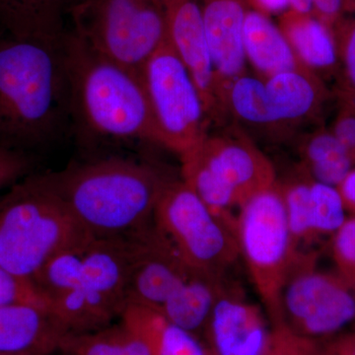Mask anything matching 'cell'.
<instances>
[{"label":"cell","mask_w":355,"mask_h":355,"mask_svg":"<svg viewBox=\"0 0 355 355\" xmlns=\"http://www.w3.org/2000/svg\"><path fill=\"white\" fill-rule=\"evenodd\" d=\"M65 34L0 30V147L37 156L71 130Z\"/></svg>","instance_id":"cell-1"},{"label":"cell","mask_w":355,"mask_h":355,"mask_svg":"<svg viewBox=\"0 0 355 355\" xmlns=\"http://www.w3.org/2000/svg\"><path fill=\"white\" fill-rule=\"evenodd\" d=\"M40 176L95 238L128 234L153 221L159 198L172 180L155 166L120 157Z\"/></svg>","instance_id":"cell-2"},{"label":"cell","mask_w":355,"mask_h":355,"mask_svg":"<svg viewBox=\"0 0 355 355\" xmlns=\"http://www.w3.org/2000/svg\"><path fill=\"white\" fill-rule=\"evenodd\" d=\"M71 130L109 141H156L139 72L114 62L69 29L65 38Z\"/></svg>","instance_id":"cell-3"},{"label":"cell","mask_w":355,"mask_h":355,"mask_svg":"<svg viewBox=\"0 0 355 355\" xmlns=\"http://www.w3.org/2000/svg\"><path fill=\"white\" fill-rule=\"evenodd\" d=\"M93 237L33 172L0 195V266L32 282L55 254Z\"/></svg>","instance_id":"cell-4"},{"label":"cell","mask_w":355,"mask_h":355,"mask_svg":"<svg viewBox=\"0 0 355 355\" xmlns=\"http://www.w3.org/2000/svg\"><path fill=\"white\" fill-rule=\"evenodd\" d=\"M181 179L217 216L236 227L234 209L277 184L270 159L238 128L211 135L181 157Z\"/></svg>","instance_id":"cell-5"},{"label":"cell","mask_w":355,"mask_h":355,"mask_svg":"<svg viewBox=\"0 0 355 355\" xmlns=\"http://www.w3.org/2000/svg\"><path fill=\"white\" fill-rule=\"evenodd\" d=\"M236 236L240 256L277 328L282 324V289L303 254L289 228L279 182L240 207Z\"/></svg>","instance_id":"cell-6"},{"label":"cell","mask_w":355,"mask_h":355,"mask_svg":"<svg viewBox=\"0 0 355 355\" xmlns=\"http://www.w3.org/2000/svg\"><path fill=\"white\" fill-rule=\"evenodd\" d=\"M70 29L93 50L137 72L168 41L161 0H84Z\"/></svg>","instance_id":"cell-7"},{"label":"cell","mask_w":355,"mask_h":355,"mask_svg":"<svg viewBox=\"0 0 355 355\" xmlns=\"http://www.w3.org/2000/svg\"><path fill=\"white\" fill-rule=\"evenodd\" d=\"M153 221L193 272L227 273L239 258L234 226L214 214L182 179L166 186Z\"/></svg>","instance_id":"cell-8"},{"label":"cell","mask_w":355,"mask_h":355,"mask_svg":"<svg viewBox=\"0 0 355 355\" xmlns=\"http://www.w3.org/2000/svg\"><path fill=\"white\" fill-rule=\"evenodd\" d=\"M334 97L323 78L310 69L263 77H237L222 98L225 114L252 127L286 130L317 119Z\"/></svg>","instance_id":"cell-9"},{"label":"cell","mask_w":355,"mask_h":355,"mask_svg":"<svg viewBox=\"0 0 355 355\" xmlns=\"http://www.w3.org/2000/svg\"><path fill=\"white\" fill-rule=\"evenodd\" d=\"M158 146L182 155L209 135L210 121L190 71L166 42L140 69Z\"/></svg>","instance_id":"cell-10"},{"label":"cell","mask_w":355,"mask_h":355,"mask_svg":"<svg viewBox=\"0 0 355 355\" xmlns=\"http://www.w3.org/2000/svg\"><path fill=\"white\" fill-rule=\"evenodd\" d=\"M282 324L303 338L334 335L355 321V282L318 270L315 254L303 253L280 298Z\"/></svg>","instance_id":"cell-11"},{"label":"cell","mask_w":355,"mask_h":355,"mask_svg":"<svg viewBox=\"0 0 355 355\" xmlns=\"http://www.w3.org/2000/svg\"><path fill=\"white\" fill-rule=\"evenodd\" d=\"M128 234L132 242L133 256L128 305L146 306L160 311L191 270L153 220Z\"/></svg>","instance_id":"cell-12"},{"label":"cell","mask_w":355,"mask_h":355,"mask_svg":"<svg viewBox=\"0 0 355 355\" xmlns=\"http://www.w3.org/2000/svg\"><path fill=\"white\" fill-rule=\"evenodd\" d=\"M203 333L212 355H275V331L232 282L217 299Z\"/></svg>","instance_id":"cell-13"},{"label":"cell","mask_w":355,"mask_h":355,"mask_svg":"<svg viewBox=\"0 0 355 355\" xmlns=\"http://www.w3.org/2000/svg\"><path fill=\"white\" fill-rule=\"evenodd\" d=\"M133 248L130 234L94 238L83 256L81 288L105 319L121 317L128 306Z\"/></svg>","instance_id":"cell-14"},{"label":"cell","mask_w":355,"mask_h":355,"mask_svg":"<svg viewBox=\"0 0 355 355\" xmlns=\"http://www.w3.org/2000/svg\"><path fill=\"white\" fill-rule=\"evenodd\" d=\"M168 42L190 71L210 121L224 118L217 98L216 76L205 34L200 0H161Z\"/></svg>","instance_id":"cell-15"},{"label":"cell","mask_w":355,"mask_h":355,"mask_svg":"<svg viewBox=\"0 0 355 355\" xmlns=\"http://www.w3.org/2000/svg\"><path fill=\"white\" fill-rule=\"evenodd\" d=\"M205 34L216 76V93L222 113V98L229 84L245 73L246 57L243 28L245 0H200Z\"/></svg>","instance_id":"cell-16"},{"label":"cell","mask_w":355,"mask_h":355,"mask_svg":"<svg viewBox=\"0 0 355 355\" xmlns=\"http://www.w3.org/2000/svg\"><path fill=\"white\" fill-rule=\"evenodd\" d=\"M69 335L50 309L27 303L0 305V355H53Z\"/></svg>","instance_id":"cell-17"},{"label":"cell","mask_w":355,"mask_h":355,"mask_svg":"<svg viewBox=\"0 0 355 355\" xmlns=\"http://www.w3.org/2000/svg\"><path fill=\"white\" fill-rule=\"evenodd\" d=\"M84 0H0V30L22 38H50L70 29Z\"/></svg>","instance_id":"cell-18"},{"label":"cell","mask_w":355,"mask_h":355,"mask_svg":"<svg viewBox=\"0 0 355 355\" xmlns=\"http://www.w3.org/2000/svg\"><path fill=\"white\" fill-rule=\"evenodd\" d=\"M230 282L227 273L191 270L159 312L169 323L198 336L205 331L217 299Z\"/></svg>","instance_id":"cell-19"},{"label":"cell","mask_w":355,"mask_h":355,"mask_svg":"<svg viewBox=\"0 0 355 355\" xmlns=\"http://www.w3.org/2000/svg\"><path fill=\"white\" fill-rule=\"evenodd\" d=\"M243 46L247 62L259 76L309 69L296 57L279 26L273 24L268 15L259 11H248L246 14Z\"/></svg>","instance_id":"cell-20"},{"label":"cell","mask_w":355,"mask_h":355,"mask_svg":"<svg viewBox=\"0 0 355 355\" xmlns=\"http://www.w3.org/2000/svg\"><path fill=\"white\" fill-rule=\"evenodd\" d=\"M279 27L298 60L316 73L338 76V55L335 33L315 14L288 10L280 16Z\"/></svg>","instance_id":"cell-21"},{"label":"cell","mask_w":355,"mask_h":355,"mask_svg":"<svg viewBox=\"0 0 355 355\" xmlns=\"http://www.w3.org/2000/svg\"><path fill=\"white\" fill-rule=\"evenodd\" d=\"M305 172L315 181L336 187L355 167L354 161L330 128L320 127L300 144Z\"/></svg>","instance_id":"cell-22"},{"label":"cell","mask_w":355,"mask_h":355,"mask_svg":"<svg viewBox=\"0 0 355 355\" xmlns=\"http://www.w3.org/2000/svg\"><path fill=\"white\" fill-rule=\"evenodd\" d=\"M90 243L55 254L33 277V284L50 299L51 303L80 286L84 252Z\"/></svg>","instance_id":"cell-23"},{"label":"cell","mask_w":355,"mask_h":355,"mask_svg":"<svg viewBox=\"0 0 355 355\" xmlns=\"http://www.w3.org/2000/svg\"><path fill=\"white\" fill-rule=\"evenodd\" d=\"M347 210L336 187L311 178L306 214L311 239L333 236L347 218Z\"/></svg>","instance_id":"cell-24"},{"label":"cell","mask_w":355,"mask_h":355,"mask_svg":"<svg viewBox=\"0 0 355 355\" xmlns=\"http://www.w3.org/2000/svg\"><path fill=\"white\" fill-rule=\"evenodd\" d=\"M338 55V72L334 90L355 97V19L340 20L334 28Z\"/></svg>","instance_id":"cell-25"},{"label":"cell","mask_w":355,"mask_h":355,"mask_svg":"<svg viewBox=\"0 0 355 355\" xmlns=\"http://www.w3.org/2000/svg\"><path fill=\"white\" fill-rule=\"evenodd\" d=\"M60 352L65 355H121L114 326L80 335L69 334Z\"/></svg>","instance_id":"cell-26"},{"label":"cell","mask_w":355,"mask_h":355,"mask_svg":"<svg viewBox=\"0 0 355 355\" xmlns=\"http://www.w3.org/2000/svg\"><path fill=\"white\" fill-rule=\"evenodd\" d=\"M27 303L51 311L50 299L30 280L19 279L0 266V305Z\"/></svg>","instance_id":"cell-27"},{"label":"cell","mask_w":355,"mask_h":355,"mask_svg":"<svg viewBox=\"0 0 355 355\" xmlns=\"http://www.w3.org/2000/svg\"><path fill=\"white\" fill-rule=\"evenodd\" d=\"M331 237V256L336 272L355 282V216L347 217Z\"/></svg>","instance_id":"cell-28"},{"label":"cell","mask_w":355,"mask_h":355,"mask_svg":"<svg viewBox=\"0 0 355 355\" xmlns=\"http://www.w3.org/2000/svg\"><path fill=\"white\" fill-rule=\"evenodd\" d=\"M167 321V320H166ZM157 355H212L205 343L190 331L166 322Z\"/></svg>","instance_id":"cell-29"},{"label":"cell","mask_w":355,"mask_h":355,"mask_svg":"<svg viewBox=\"0 0 355 355\" xmlns=\"http://www.w3.org/2000/svg\"><path fill=\"white\" fill-rule=\"evenodd\" d=\"M333 93L338 111L330 128L347 149L355 166V97L342 91L333 90Z\"/></svg>","instance_id":"cell-30"},{"label":"cell","mask_w":355,"mask_h":355,"mask_svg":"<svg viewBox=\"0 0 355 355\" xmlns=\"http://www.w3.org/2000/svg\"><path fill=\"white\" fill-rule=\"evenodd\" d=\"M36 156L0 147V195L35 172Z\"/></svg>","instance_id":"cell-31"},{"label":"cell","mask_w":355,"mask_h":355,"mask_svg":"<svg viewBox=\"0 0 355 355\" xmlns=\"http://www.w3.org/2000/svg\"><path fill=\"white\" fill-rule=\"evenodd\" d=\"M314 14L334 30L342 18L343 0H312Z\"/></svg>","instance_id":"cell-32"},{"label":"cell","mask_w":355,"mask_h":355,"mask_svg":"<svg viewBox=\"0 0 355 355\" xmlns=\"http://www.w3.org/2000/svg\"><path fill=\"white\" fill-rule=\"evenodd\" d=\"M343 205L350 216H355V167L336 186Z\"/></svg>","instance_id":"cell-33"},{"label":"cell","mask_w":355,"mask_h":355,"mask_svg":"<svg viewBox=\"0 0 355 355\" xmlns=\"http://www.w3.org/2000/svg\"><path fill=\"white\" fill-rule=\"evenodd\" d=\"M254 10L268 15L273 13H284L289 7V0H250Z\"/></svg>","instance_id":"cell-34"},{"label":"cell","mask_w":355,"mask_h":355,"mask_svg":"<svg viewBox=\"0 0 355 355\" xmlns=\"http://www.w3.org/2000/svg\"><path fill=\"white\" fill-rule=\"evenodd\" d=\"M330 355H355V334L340 336L328 350Z\"/></svg>","instance_id":"cell-35"},{"label":"cell","mask_w":355,"mask_h":355,"mask_svg":"<svg viewBox=\"0 0 355 355\" xmlns=\"http://www.w3.org/2000/svg\"><path fill=\"white\" fill-rule=\"evenodd\" d=\"M291 10L299 14H314L312 0H289Z\"/></svg>","instance_id":"cell-36"},{"label":"cell","mask_w":355,"mask_h":355,"mask_svg":"<svg viewBox=\"0 0 355 355\" xmlns=\"http://www.w3.org/2000/svg\"><path fill=\"white\" fill-rule=\"evenodd\" d=\"M26 355H41V354H26Z\"/></svg>","instance_id":"cell-37"}]
</instances>
